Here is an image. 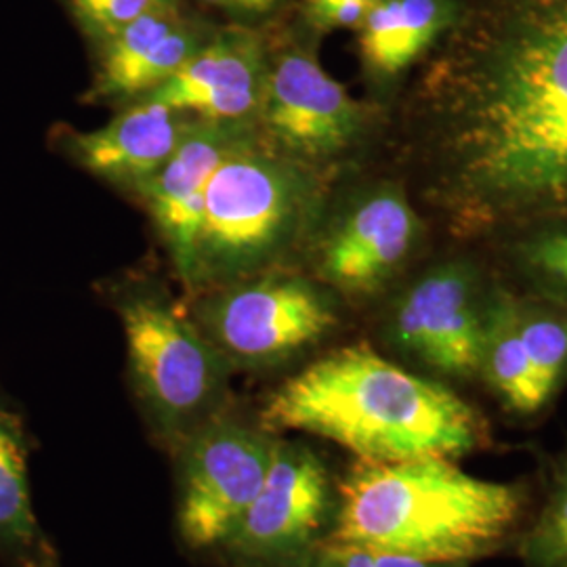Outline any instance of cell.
Returning a JSON list of instances; mask_svg holds the SVG:
<instances>
[{
	"mask_svg": "<svg viewBox=\"0 0 567 567\" xmlns=\"http://www.w3.org/2000/svg\"><path fill=\"white\" fill-rule=\"evenodd\" d=\"M454 154L482 215L567 210V0L529 13L475 72Z\"/></svg>",
	"mask_w": 567,
	"mask_h": 567,
	"instance_id": "1",
	"label": "cell"
},
{
	"mask_svg": "<svg viewBox=\"0 0 567 567\" xmlns=\"http://www.w3.org/2000/svg\"><path fill=\"white\" fill-rule=\"evenodd\" d=\"M265 429L334 442L362 463L463 458L492 446L486 419L446 385L419 377L365 344L307 365L265 402Z\"/></svg>",
	"mask_w": 567,
	"mask_h": 567,
	"instance_id": "2",
	"label": "cell"
},
{
	"mask_svg": "<svg viewBox=\"0 0 567 567\" xmlns=\"http://www.w3.org/2000/svg\"><path fill=\"white\" fill-rule=\"evenodd\" d=\"M526 508L524 486L475 477L456 458L358 461L339 487L328 540L423 561L471 564L515 540Z\"/></svg>",
	"mask_w": 567,
	"mask_h": 567,
	"instance_id": "3",
	"label": "cell"
},
{
	"mask_svg": "<svg viewBox=\"0 0 567 567\" xmlns=\"http://www.w3.org/2000/svg\"><path fill=\"white\" fill-rule=\"evenodd\" d=\"M316 185L307 164L250 128L215 168L204 200L189 292L276 269L303 234Z\"/></svg>",
	"mask_w": 567,
	"mask_h": 567,
	"instance_id": "4",
	"label": "cell"
},
{
	"mask_svg": "<svg viewBox=\"0 0 567 567\" xmlns=\"http://www.w3.org/2000/svg\"><path fill=\"white\" fill-rule=\"evenodd\" d=\"M118 316L133 385L158 435L179 447L221 412L231 364L158 290L122 295Z\"/></svg>",
	"mask_w": 567,
	"mask_h": 567,
	"instance_id": "5",
	"label": "cell"
},
{
	"mask_svg": "<svg viewBox=\"0 0 567 567\" xmlns=\"http://www.w3.org/2000/svg\"><path fill=\"white\" fill-rule=\"evenodd\" d=\"M196 324L229 364L265 368L322 341L337 311L316 284L269 269L204 292Z\"/></svg>",
	"mask_w": 567,
	"mask_h": 567,
	"instance_id": "6",
	"label": "cell"
},
{
	"mask_svg": "<svg viewBox=\"0 0 567 567\" xmlns=\"http://www.w3.org/2000/svg\"><path fill=\"white\" fill-rule=\"evenodd\" d=\"M278 442L269 429L219 412L177 447V522L187 547H224L261 492Z\"/></svg>",
	"mask_w": 567,
	"mask_h": 567,
	"instance_id": "7",
	"label": "cell"
},
{
	"mask_svg": "<svg viewBox=\"0 0 567 567\" xmlns=\"http://www.w3.org/2000/svg\"><path fill=\"white\" fill-rule=\"evenodd\" d=\"M365 110L318 60L299 49L269 58L257 128L299 163H326L364 133Z\"/></svg>",
	"mask_w": 567,
	"mask_h": 567,
	"instance_id": "8",
	"label": "cell"
},
{
	"mask_svg": "<svg viewBox=\"0 0 567 567\" xmlns=\"http://www.w3.org/2000/svg\"><path fill=\"white\" fill-rule=\"evenodd\" d=\"M330 507L332 487L320 456L280 440L261 492L224 547L250 566L299 567L322 543Z\"/></svg>",
	"mask_w": 567,
	"mask_h": 567,
	"instance_id": "9",
	"label": "cell"
},
{
	"mask_svg": "<svg viewBox=\"0 0 567 567\" xmlns=\"http://www.w3.org/2000/svg\"><path fill=\"white\" fill-rule=\"evenodd\" d=\"M484 309L465 269L446 265L405 290L391 313L389 332L405 355L429 370L473 379L480 374Z\"/></svg>",
	"mask_w": 567,
	"mask_h": 567,
	"instance_id": "10",
	"label": "cell"
},
{
	"mask_svg": "<svg viewBox=\"0 0 567 567\" xmlns=\"http://www.w3.org/2000/svg\"><path fill=\"white\" fill-rule=\"evenodd\" d=\"M267 65L264 37L244 25H229L213 32L194 58L147 100L200 121L257 124Z\"/></svg>",
	"mask_w": 567,
	"mask_h": 567,
	"instance_id": "11",
	"label": "cell"
},
{
	"mask_svg": "<svg viewBox=\"0 0 567 567\" xmlns=\"http://www.w3.org/2000/svg\"><path fill=\"white\" fill-rule=\"evenodd\" d=\"M257 124L200 121L192 124L171 161L143 187L142 200L163 238L183 286L189 290L206 189L225 154Z\"/></svg>",
	"mask_w": 567,
	"mask_h": 567,
	"instance_id": "12",
	"label": "cell"
},
{
	"mask_svg": "<svg viewBox=\"0 0 567 567\" xmlns=\"http://www.w3.org/2000/svg\"><path fill=\"white\" fill-rule=\"evenodd\" d=\"M419 236V217L398 187H379L339 219L318 255V274L347 295H370L400 269Z\"/></svg>",
	"mask_w": 567,
	"mask_h": 567,
	"instance_id": "13",
	"label": "cell"
},
{
	"mask_svg": "<svg viewBox=\"0 0 567 567\" xmlns=\"http://www.w3.org/2000/svg\"><path fill=\"white\" fill-rule=\"evenodd\" d=\"M210 37L213 30L208 32L203 21L183 13L182 0L152 9L100 44L102 55L89 91L91 100L135 102L147 97L175 76Z\"/></svg>",
	"mask_w": 567,
	"mask_h": 567,
	"instance_id": "14",
	"label": "cell"
},
{
	"mask_svg": "<svg viewBox=\"0 0 567 567\" xmlns=\"http://www.w3.org/2000/svg\"><path fill=\"white\" fill-rule=\"evenodd\" d=\"M194 122L185 112L142 97L100 128L74 133L68 150L91 175L140 196L177 152Z\"/></svg>",
	"mask_w": 567,
	"mask_h": 567,
	"instance_id": "15",
	"label": "cell"
},
{
	"mask_svg": "<svg viewBox=\"0 0 567 567\" xmlns=\"http://www.w3.org/2000/svg\"><path fill=\"white\" fill-rule=\"evenodd\" d=\"M447 0H377L360 30V53L379 76H398L446 30Z\"/></svg>",
	"mask_w": 567,
	"mask_h": 567,
	"instance_id": "16",
	"label": "cell"
},
{
	"mask_svg": "<svg viewBox=\"0 0 567 567\" xmlns=\"http://www.w3.org/2000/svg\"><path fill=\"white\" fill-rule=\"evenodd\" d=\"M480 374L513 414L536 416L545 410L519 334V303L507 292H496L484 309Z\"/></svg>",
	"mask_w": 567,
	"mask_h": 567,
	"instance_id": "17",
	"label": "cell"
},
{
	"mask_svg": "<svg viewBox=\"0 0 567 567\" xmlns=\"http://www.w3.org/2000/svg\"><path fill=\"white\" fill-rule=\"evenodd\" d=\"M37 536L28 480V447L16 414L0 408V543L28 545Z\"/></svg>",
	"mask_w": 567,
	"mask_h": 567,
	"instance_id": "18",
	"label": "cell"
},
{
	"mask_svg": "<svg viewBox=\"0 0 567 567\" xmlns=\"http://www.w3.org/2000/svg\"><path fill=\"white\" fill-rule=\"evenodd\" d=\"M519 334L534 386L547 408L567 377V313L519 303Z\"/></svg>",
	"mask_w": 567,
	"mask_h": 567,
	"instance_id": "19",
	"label": "cell"
},
{
	"mask_svg": "<svg viewBox=\"0 0 567 567\" xmlns=\"http://www.w3.org/2000/svg\"><path fill=\"white\" fill-rule=\"evenodd\" d=\"M517 538L524 566L567 567V450L553 465L543 507Z\"/></svg>",
	"mask_w": 567,
	"mask_h": 567,
	"instance_id": "20",
	"label": "cell"
},
{
	"mask_svg": "<svg viewBox=\"0 0 567 567\" xmlns=\"http://www.w3.org/2000/svg\"><path fill=\"white\" fill-rule=\"evenodd\" d=\"M173 0H65L82 32L97 47L131 21Z\"/></svg>",
	"mask_w": 567,
	"mask_h": 567,
	"instance_id": "21",
	"label": "cell"
},
{
	"mask_svg": "<svg viewBox=\"0 0 567 567\" xmlns=\"http://www.w3.org/2000/svg\"><path fill=\"white\" fill-rule=\"evenodd\" d=\"M299 567H468V564L423 561L398 553H386L360 545H344L326 538L313 547Z\"/></svg>",
	"mask_w": 567,
	"mask_h": 567,
	"instance_id": "22",
	"label": "cell"
},
{
	"mask_svg": "<svg viewBox=\"0 0 567 567\" xmlns=\"http://www.w3.org/2000/svg\"><path fill=\"white\" fill-rule=\"evenodd\" d=\"M377 0H305L311 25L322 30L360 28Z\"/></svg>",
	"mask_w": 567,
	"mask_h": 567,
	"instance_id": "23",
	"label": "cell"
},
{
	"mask_svg": "<svg viewBox=\"0 0 567 567\" xmlns=\"http://www.w3.org/2000/svg\"><path fill=\"white\" fill-rule=\"evenodd\" d=\"M527 264L553 282L567 286V229L550 231L527 246Z\"/></svg>",
	"mask_w": 567,
	"mask_h": 567,
	"instance_id": "24",
	"label": "cell"
},
{
	"mask_svg": "<svg viewBox=\"0 0 567 567\" xmlns=\"http://www.w3.org/2000/svg\"><path fill=\"white\" fill-rule=\"evenodd\" d=\"M236 18H261L271 13L280 0H203Z\"/></svg>",
	"mask_w": 567,
	"mask_h": 567,
	"instance_id": "25",
	"label": "cell"
}]
</instances>
